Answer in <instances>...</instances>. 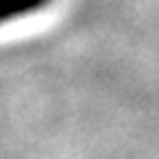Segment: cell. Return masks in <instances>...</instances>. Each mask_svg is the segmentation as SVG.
Here are the masks:
<instances>
[{"mask_svg":"<svg viewBox=\"0 0 159 159\" xmlns=\"http://www.w3.org/2000/svg\"><path fill=\"white\" fill-rule=\"evenodd\" d=\"M52 0H0V26L42 12Z\"/></svg>","mask_w":159,"mask_h":159,"instance_id":"obj_1","label":"cell"}]
</instances>
